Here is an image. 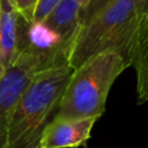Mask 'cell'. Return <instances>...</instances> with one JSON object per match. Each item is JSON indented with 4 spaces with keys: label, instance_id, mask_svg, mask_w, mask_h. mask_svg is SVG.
Masks as SVG:
<instances>
[{
    "label": "cell",
    "instance_id": "30bf717a",
    "mask_svg": "<svg viewBox=\"0 0 148 148\" xmlns=\"http://www.w3.org/2000/svg\"><path fill=\"white\" fill-rule=\"evenodd\" d=\"M113 0H90L88 6L84 8L81 15V27L90 21L95 15H97L101 10H103L108 5H110Z\"/></svg>",
    "mask_w": 148,
    "mask_h": 148
},
{
    "label": "cell",
    "instance_id": "ba28073f",
    "mask_svg": "<svg viewBox=\"0 0 148 148\" xmlns=\"http://www.w3.org/2000/svg\"><path fill=\"white\" fill-rule=\"evenodd\" d=\"M25 22L8 0H0V54L5 68L13 65L20 54Z\"/></svg>",
    "mask_w": 148,
    "mask_h": 148
},
{
    "label": "cell",
    "instance_id": "52a82bcc",
    "mask_svg": "<svg viewBox=\"0 0 148 148\" xmlns=\"http://www.w3.org/2000/svg\"><path fill=\"white\" fill-rule=\"evenodd\" d=\"M97 118L76 120H51L45 127L42 148H76L84 146L90 138L91 130Z\"/></svg>",
    "mask_w": 148,
    "mask_h": 148
},
{
    "label": "cell",
    "instance_id": "277c9868",
    "mask_svg": "<svg viewBox=\"0 0 148 148\" xmlns=\"http://www.w3.org/2000/svg\"><path fill=\"white\" fill-rule=\"evenodd\" d=\"M43 71L39 58L24 47L15 62L6 67L0 79V148L5 145L10 116L34 76Z\"/></svg>",
    "mask_w": 148,
    "mask_h": 148
},
{
    "label": "cell",
    "instance_id": "7a4b0ae2",
    "mask_svg": "<svg viewBox=\"0 0 148 148\" xmlns=\"http://www.w3.org/2000/svg\"><path fill=\"white\" fill-rule=\"evenodd\" d=\"M126 68L120 54L108 51L73 69L52 120L98 119L105 111L113 82Z\"/></svg>",
    "mask_w": 148,
    "mask_h": 148
},
{
    "label": "cell",
    "instance_id": "6da1fadb",
    "mask_svg": "<svg viewBox=\"0 0 148 148\" xmlns=\"http://www.w3.org/2000/svg\"><path fill=\"white\" fill-rule=\"evenodd\" d=\"M72 71L65 65L34 76L10 116L2 148H42L43 132L54 117Z\"/></svg>",
    "mask_w": 148,
    "mask_h": 148
},
{
    "label": "cell",
    "instance_id": "5b68a950",
    "mask_svg": "<svg viewBox=\"0 0 148 148\" xmlns=\"http://www.w3.org/2000/svg\"><path fill=\"white\" fill-rule=\"evenodd\" d=\"M136 27L127 65L136 73L138 104L148 99V0H133Z\"/></svg>",
    "mask_w": 148,
    "mask_h": 148
},
{
    "label": "cell",
    "instance_id": "4fadbf2b",
    "mask_svg": "<svg viewBox=\"0 0 148 148\" xmlns=\"http://www.w3.org/2000/svg\"><path fill=\"white\" fill-rule=\"evenodd\" d=\"M3 71H5V66H3V64H2V59H1V54H0V79H1V76H2Z\"/></svg>",
    "mask_w": 148,
    "mask_h": 148
},
{
    "label": "cell",
    "instance_id": "9c48e42d",
    "mask_svg": "<svg viewBox=\"0 0 148 148\" xmlns=\"http://www.w3.org/2000/svg\"><path fill=\"white\" fill-rule=\"evenodd\" d=\"M8 1L24 21H27L28 23L34 22L35 10L37 8L39 0H8Z\"/></svg>",
    "mask_w": 148,
    "mask_h": 148
},
{
    "label": "cell",
    "instance_id": "8992f818",
    "mask_svg": "<svg viewBox=\"0 0 148 148\" xmlns=\"http://www.w3.org/2000/svg\"><path fill=\"white\" fill-rule=\"evenodd\" d=\"M81 14L82 9L75 0H60L43 21L37 22L57 39L67 57L81 29Z\"/></svg>",
    "mask_w": 148,
    "mask_h": 148
},
{
    "label": "cell",
    "instance_id": "8fae6325",
    "mask_svg": "<svg viewBox=\"0 0 148 148\" xmlns=\"http://www.w3.org/2000/svg\"><path fill=\"white\" fill-rule=\"evenodd\" d=\"M60 0H39L37 8L34 15V22H40L45 18V16L57 6Z\"/></svg>",
    "mask_w": 148,
    "mask_h": 148
},
{
    "label": "cell",
    "instance_id": "3957f363",
    "mask_svg": "<svg viewBox=\"0 0 148 148\" xmlns=\"http://www.w3.org/2000/svg\"><path fill=\"white\" fill-rule=\"evenodd\" d=\"M135 27L133 0H113L81 27L69 52L68 66L75 69L90 58L108 51L120 54L127 65Z\"/></svg>",
    "mask_w": 148,
    "mask_h": 148
},
{
    "label": "cell",
    "instance_id": "7c38bea8",
    "mask_svg": "<svg viewBox=\"0 0 148 148\" xmlns=\"http://www.w3.org/2000/svg\"><path fill=\"white\" fill-rule=\"evenodd\" d=\"M79 5H80V7H81V9H82V12L84 10V8L88 6V3L90 2V0H75ZM82 15V14H81Z\"/></svg>",
    "mask_w": 148,
    "mask_h": 148
}]
</instances>
